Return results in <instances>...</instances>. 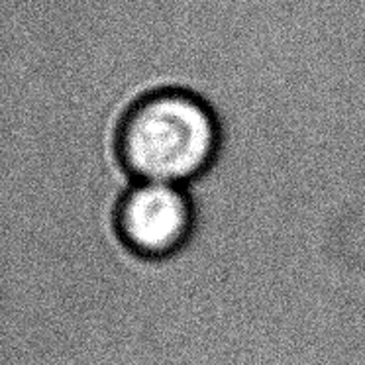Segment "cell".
<instances>
[{
  "label": "cell",
  "mask_w": 365,
  "mask_h": 365,
  "mask_svg": "<svg viewBox=\"0 0 365 365\" xmlns=\"http://www.w3.org/2000/svg\"><path fill=\"white\" fill-rule=\"evenodd\" d=\"M220 140L215 108L187 88L142 96L120 126V153L138 181L185 187L212 165Z\"/></svg>",
  "instance_id": "6da1fadb"
},
{
  "label": "cell",
  "mask_w": 365,
  "mask_h": 365,
  "mask_svg": "<svg viewBox=\"0 0 365 365\" xmlns=\"http://www.w3.org/2000/svg\"><path fill=\"white\" fill-rule=\"evenodd\" d=\"M192 205L181 185L135 181L118 208V226L128 246L145 257L177 252L192 230Z\"/></svg>",
  "instance_id": "7a4b0ae2"
}]
</instances>
